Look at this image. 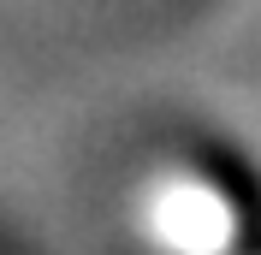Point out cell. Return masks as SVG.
<instances>
[{
  "label": "cell",
  "mask_w": 261,
  "mask_h": 255,
  "mask_svg": "<svg viewBox=\"0 0 261 255\" xmlns=\"http://www.w3.org/2000/svg\"><path fill=\"white\" fill-rule=\"evenodd\" d=\"M143 232L166 255H226L238 243V190L220 184L214 172H202V166L166 172L148 190Z\"/></svg>",
  "instance_id": "1"
}]
</instances>
